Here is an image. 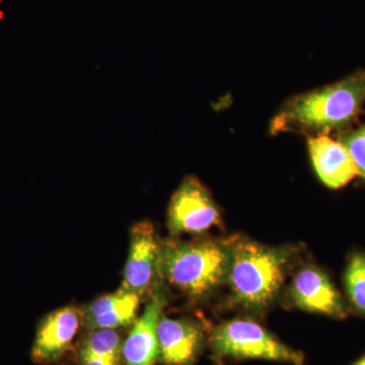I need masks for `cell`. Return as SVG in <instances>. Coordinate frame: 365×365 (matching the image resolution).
Segmentation results:
<instances>
[{
    "label": "cell",
    "instance_id": "cell-1",
    "mask_svg": "<svg viewBox=\"0 0 365 365\" xmlns=\"http://www.w3.org/2000/svg\"><path fill=\"white\" fill-rule=\"evenodd\" d=\"M365 71L285 101L269 125L271 136L297 133L309 137L352 129L364 113Z\"/></svg>",
    "mask_w": 365,
    "mask_h": 365
},
{
    "label": "cell",
    "instance_id": "cell-2",
    "mask_svg": "<svg viewBox=\"0 0 365 365\" xmlns=\"http://www.w3.org/2000/svg\"><path fill=\"white\" fill-rule=\"evenodd\" d=\"M232 242L220 240H165L158 276L192 299H200L227 281Z\"/></svg>",
    "mask_w": 365,
    "mask_h": 365
},
{
    "label": "cell",
    "instance_id": "cell-3",
    "mask_svg": "<svg viewBox=\"0 0 365 365\" xmlns=\"http://www.w3.org/2000/svg\"><path fill=\"white\" fill-rule=\"evenodd\" d=\"M289 261L287 251L251 241L232 242L227 280L234 299L262 309L279 292Z\"/></svg>",
    "mask_w": 365,
    "mask_h": 365
},
{
    "label": "cell",
    "instance_id": "cell-4",
    "mask_svg": "<svg viewBox=\"0 0 365 365\" xmlns=\"http://www.w3.org/2000/svg\"><path fill=\"white\" fill-rule=\"evenodd\" d=\"M210 344L220 357L265 359L302 365L304 356L268 332L263 326L248 319L225 322L213 330Z\"/></svg>",
    "mask_w": 365,
    "mask_h": 365
},
{
    "label": "cell",
    "instance_id": "cell-5",
    "mask_svg": "<svg viewBox=\"0 0 365 365\" xmlns=\"http://www.w3.org/2000/svg\"><path fill=\"white\" fill-rule=\"evenodd\" d=\"M222 223L220 209L210 191L194 176H187L170 198L167 225L170 234L202 235Z\"/></svg>",
    "mask_w": 365,
    "mask_h": 365
},
{
    "label": "cell",
    "instance_id": "cell-6",
    "mask_svg": "<svg viewBox=\"0 0 365 365\" xmlns=\"http://www.w3.org/2000/svg\"><path fill=\"white\" fill-rule=\"evenodd\" d=\"M129 235L128 257L121 287L143 299L150 297L160 280L158 264L162 241L155 225L148 220L136 222Z\"/></svg>",
    "mask_w": 365,
    "mask_h": 365
},
{
    "label": "cell",
    "instance_id": "cell-7",
    "mask_svg": "<svg viewBox=\"0 0 365 365\" xmlns=\"http://www.w3.org/2000/svg\"><path fill=\"white\" fill-rule=\"evenodd\" d=\"M83 325L81 309L66 306L41 319L31 357L36 364L51 365L61 361L71 351L79 329Z\"/></svg>",
    "mask_w": 365,
    "mask_h": 365
},
{
    "label": "cell",
    "instance_id": "cell-8",
    "mask_svg": "<svg viewBox=\"0 0 365 365\" xmlns=\"http://www.w3.org/2000/svg\"><path fill=\"white\" fill-rule=\"evenodd\" d=\"M163 282L158 280L148 297L145 309L124 339L122 359L124 365H155L158 360V323L168 297Z\"/></svg>",
    "mask_w": 365,
    "mask_h": 365
},
{
    "label": "cell",
    "instance_id": "cell-9",
    "mask_svg": "<svg viewBox=\"0 0 365 365\" xmlns=\"http://www.w3.org/2000/svg\"><path fill=\"white\" fill-rule=\"evenodd\" d=\"M290 294L295 306L307 312L334 318H345L348 314L347 307L339 292L321 269H302L294 277Z\"/></svg>",
    "mask_w": 365,
    "mask_h": 365
},
{
    "label": "cell",
    "instance_id": "cell-10",
    "mask_svg": "<svg viewBox=\"0 0 365 365\" xmlns=\"http://www.w3.org/2000/svg\"><path fill=\"white\" fill-rule=\"evenodd\" d=\"M158 360L165 365H192L204 344L200 327L186 319H170L160 314L158 323Z\"/></svg>",
    "mask_w": 365,
    "mask_h": 365
},
{
    "label": "cell",
    "instance_id": "cell-11",
    "mask_svg": "<svg viewBox=\"0 0 365 365\" xmlns=\"http://www.w3.org/2000/svg\"><path fill=\"white\" fill-rule=\"evenodd\" d=\"M307 148L317 176L328 188H343L361 177L351 155L338 139L330 135L309 137Z\"/></svg>",
    "mask_w": 365,
    "mask_h": 365
},
{
    "label": "cell",
    "instance_id": "cell-12",
    "mask_svg": "<svg viewBox=\"0 0 365 365\" xmlns=\"http://www.w3.org/2000/svg\"><path fill=\"white\" fill-rule=\"evenodd\" d=\"M143 299L138 295L127 292L126 295L120 304L110 311L95 317V318L83 321V326L88 330H101V329H114L120 330L130 327L135 323L137 312Z\"/></svg>",
    "mask_w": 365,
    "mask_h": 365
},
{
    "label": "cell",
    "instance_id": "cell-13",
    "mask_svg": "<svg viewBox=\"0 0 365 365\" xmlns=\"http://www.w3.org/2000/svg\"><path fill=\"white\" fill-rule=\"evenodd\" d=\"M123 343L124 338L120 330H91L79 349V359L86 357L122 359Z\"/></svg>",
    "mask_w": 365,
    "mask_h": 365
},
{
    "label": "cell",
    "instance_id": "cell-14",
    "mask_svg": "<svg viewBox=\"0 0 365 365\" xmlns=\"http://www.w3.org/2000/svg\"><path fill=\"white\" fill-rule=\"evenodd\" d=\"M346 292L353 307L365 316V255L353 254L344 276Z\"/></svg>",
    "mask_w": 365,
    "mask_h": 365
},
{
    "label": "cell",
    "instance_id": "cell-15",
    "mask_svg": "<svg viewBox=\"0 0 365 365\" xmlns=\"http://www.w3.org/2000/svg\"><path fill=\"white\" fill-rule=\"evenodd\" d=\"M337 139L350 153L361 178L365 179V123L360 125L359 128L338 134Z\"/></svg>",
    "mask_w": 365,
    "mask_h": 365
},
{
    "label": "cell",
    "instance_id": "cell-16",
    "mask_svg": "<svg viewBox=\"0 0 365 365\" xmlns=\"http://www.w3.org/2000/svg\"><path fill=\"white\" fill-rule=\"evenodd\" d=\"M81 365H124L123 359H97V357H86L79 359Z\"/></svg>",
    "mask_w": 365,
    "mask_h": 365
},
{
    "label": "cell",
    "instance_id": "cell-17",
    "mask_svg": "<svg viewBox=\"0 0 365 365\" xmlns=\"http://www.w3.org/2000/svg\"><path fill=\"white\" fill-rule=\"evenodd\" d=\"M353 365H365V355L362 359H360L359 361L356 362V364H354Z\"/></svg>",
    "mask_w": 365,
    "mask_h": 365
},
{
    "label": "cell",
    "instance_id": "cell-18",
    "mask_svg": "<svg viewBox=\"0 0 365 365\" xmlns=\"http://www.w3.org/2000/svg\"><path fill=\"white\" fill-rule=\"evenodd\" d=\"M0 2H1V0H0Z\"/></svg>",
    "mask_w": 365,
    "mask_h": 365
}]
</instances>
